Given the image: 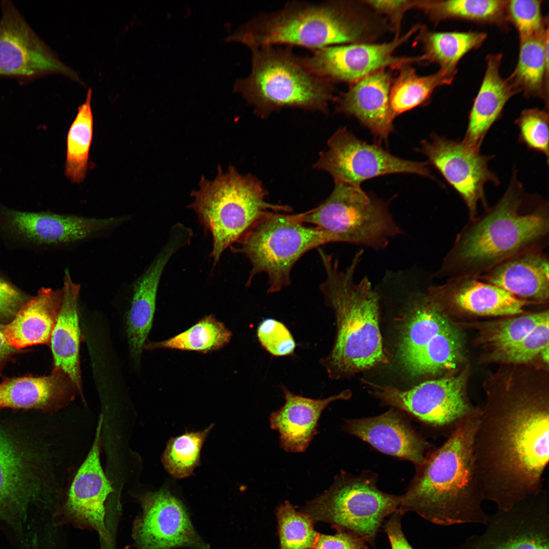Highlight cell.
I'll use <instances>...</instances> for the list:
<instances>
[{"label":"cell","instance_id":"cell-25","mask_svg":"<svg viewBox=\"0 0 549 549\" xmlns=\"http://www.w3.org/2000/svg\"><path fill=\"white\" fill-rule=\"evenodd\" d=\"M392 78L384 69L354 82L339 98L337 110L357 118L380 140L386 141L393 130L390 106Z\"/></svg>","mask_w":549,"mask_h":549},{"label":"cell","instance_id":"cell-34","mask_svg":"<svg viewBox=\"0 0 549 549\" xmlns=\"http://www.w3.org/2000/svg\"><path fill=\"white\" fill-rule=\"evenodd\" d=\"M507 3L506 0L418 1L416 8L423 10L435 22L454 18L501 25L508 21Z\"/></svg>","mask_w":549,"mask_h":549},{"label":"cell","instance_id":"cell-29","mask_svg":"<svg viewBox=\"0 0 549 549\" xmlns=\"http://www.w3.org/2000/svg\"><path fill=\"white\" fill-rule=\"evenodd\" d=\"M80 286L73 281L66 269L62 289L60 309L50 341L54 368L60 369L81 392L79 363L80 328L78 298Z\"/></svg>","mask_w":549,"mask_h":549},{"label":"cell","instance_id":"cell-35","mask_svg":"<svg viewBox=\"0 0 549 549\" xmlns=\"http://www.w3.org/2000/svg\"><path fill=\"white\" fill-rule=\"evenodd\" d=\"M486 38L484 33L433 32L422 28L419 40L424 51V60L436 63L441 69L456 73L460 59L470 51L479 48Z\"/></svg>","mask_w":549,"mask_h":549},{"label":"cell","instance_id":"cell-14","mask_svg":"<svg viewBox=\"0 0 549 549\" xmlns=\"http://www.w3.org/2000/svg\"><path fill=\"white\" fill-rule=\"evenodd\" d=\"M465 372L430 380L410 389L373 384L374 394L387 405L405 411L435 426L455 424L473 409L466 392Z\"/></svg>","mask_w":549,"mask_h":549},{"label":"cell","instance_id":"cell-19","mask_svg":"<svg viewBox=\"0 0 549 549\" xmlns=\"http://www.w3.org/2000/svg\"><path fill=\"white\" fill-rule=\"evenodd\" d=\"M103 417L101 416L92 447L70 488L63 508L66 519L78 526L106 534L105 502L113 491L100 460V441Z\"/></svg>","mask_w":549,"mask_h":549},{"label":"cell","instance_id":"cell-26","mask_svg":"<svg viewBox=\"0 0 549 549\" xmlns=\"http://www.w3.org/2000/svg\"><path fill=\"white\" fill-rule=\"evenodd\" d=\"M284 405L269 417L270 428L280 434L281 448L289 452H302L306 450L317 434L318 422L321 413L331 402L347 400L349 391L323 399H313L296 395L285 386Z\"/></svg>","mask_w":549,"mask_h":549},{"label":"cell","instance_id":"cell-47","mask_svg":"<svg viewBox=\"0 0 549 549\" xmlns=\"http://www.w3.org/2000/svg\"><path fill=\"white\" fill-rule=\"evenodd\" d=\"M334 535L319 533L314 549H369L367 542L356 534L336 529Z\"/></svg>","mask_w":549,"mask_h":549},{"label":"cell","instance_id":"cell-42","mask_svg":"<svg viewBox=\"0 0 549 549\" xmlns=\"http://www.w3.org/2000/svg\"><path fill=\"white\" fill-rule=\"evenodd\" d=\"M549 318L545 319L526 337L502 351L491 353L490 358L497 362L521 364L540 356L548 361Z\"/></svg>","mask_w":549,"mask_h":549},{"label":"cell","instance_id":"cell-31","mask_svg":"<svg viewBox=\"0 0 549 549\" xmlns=\"http://www.w3.org/2000/svg\"><path fill=\"white\" fill-rule=\"evenodd\" d=\"M520 41L518 62L507 79L518 93L541 98L547 104L548 29Z\"/></svg>","mask_w":549,"mask_h":549},{"label":"cell","instance_id":"cell-43","mask_svg":"<svg viewBox=\"0 0 549 549\" xmlns=\"http://www.w3.org/2000/svg\"><path fill=\"white\" fill-rule=\"evenodd\" d=\"M515 123L520 131V142L528 148L544 155L548 162V113L547 110L525 109Z\"/></svg>","mask_w":549,"mask_h":549},{"label":"cell","instance_id":"cell-20","mask_svg":"<svg viewBox=\"0 0 549 549\" xmlns=\"http://www.w3.org/2000/svg\"><path fill=\"white\" fill-rule=\"evenodd\" d=\"M427 291L428 297L442 310L479 316H515L533 304L476 277L447 280L442 285L430 286Z\"/></svg>","mask_w":549,"mask_h":549},{"label":"cell","instance_id":"cell-21","mask_svg":"<svg viewBox=\"0 0 549 549\" xmlns=\"http://www.w3.org/2000/svg\"><path fill=\"white\" fill-rule=\"evenodd\" d=\"M190 241V235L185 230L178 226L172 227L166 243L134 284L127 327L130 350L136 357L141 355L152 326L163 272L173 255Z\"/></svg>","mask_w":549,"mask_h":549},{"label":"cell","instance_id":"cell-37","mask_svg":"<svg viewBox=\"0 0 549 549\" xmlns=\"http://www.w3.org/2000/svg\"><path fill=\"white\" fill-rule=\"evenodd\" d=\"M231 337L225 325L209 315L173 337L160 342H149L144 347L147 350L163 348L206 353L227 345Z\"/></svg>","mask_w":549,"mask_h":549},{"label":"cell","instance_id":"cell-8","mask_svg":"<svg viewBox=\"0 0 549 549\" xmlns=\"http://www.w3.org/2000/svg\"><path fill=\"white\" fill-rule=\"evenodd\" d=\"M331 237L301 222L298 214L269 211L263 215L237 242L233 252L244 254L252 265L247 285L257 274L268 277V292L281 290L290 284L291 270L310 250L328 242Z\"/></svg>","mask_w":549,"mask_h":549},{"label":"cell","instance_id":"cell-11","mask_svg":"<svg viewBox=\"0 0 549 549\" xmlns=\"http://www.w3.org/2000/svg\"><path fill=\"white\" fill-rule=\"evenodd\" d=\"M314 166L329 173L335 181L356 188L365 180L391 173L430 176L426 163L396 157L378 145L360 140L345 127L329 138L327 149L320 154Z\"/></svg>","mask_w":549,"mask_h":549},{"label":"cell","instance_id":"cell-6","mask_svg":"<svg viewBox=\"0 0 549 549\" xmlns=\"http://www.w3.org/2000/svg\"><path fill=\"white\" fill-rule=\"evenodd\" d=\"M292 47L251 48V72L235 82L234 90L262 116L286 107L328 111L332 83L311 72Z\"/></svg>","mask_w":549,"mask_h":549},{"label":"cell","instance_id":"cell-23","mask_svg":"<svg viewBox=\"0 0 549 549\" xmlns=\"http://www.w3.org/2000/svg\"><path fill=\"white\" fill-rule=\"evenodd\" d=\"M343 430L381 452L417 466L429 453V444L393 410L374 417L347 420Z\"/></svg>","mask_w":549,"mask_h":549},{"label":"cell","instance_id":"cell-30","mask_svg":"<svg viewBox=\"0 0 549 549\" xmlns=\"http://www.w3.org/2000/svg\"><path fill=\"white\" fill-rule=\"evenodd\" d=\"M62 290L41 289L5 325L8 343L18 350L38 344H48L60 309Z\"/></svg>","mask_w":549,"mask_h":549},{"label":"cell","instance_id":"cell-18","mask_svg":"<svg viewBox=\"0 0 549 549\" xmlns=\"http://www.w3.org/2000/svg\"><path fill=\"white\" fill-rule=\"evenodd\" d=\"M0 77L32 80L64 70L9 1L1 4Z\"/></svg>","mask_w":549,"mask_h":549},{"label":"cell","instance_id":"cell-7","mask_svg":"<svg viewBox=\"0 0 549 549\" xmlns=\"http://www.w3.org/2000/svg\"><path fill=\"white\" fill-rule=\"evenodd\" d=\"M189 207L212 238L210 257L215 266L224 251L237 242L263 215L269 211H288L287 206L266 201L260 181L252 175H241L232 166L223 172L220 165L212 180L202 176Z\"/></svg>","mask_w":549,"mask_h":549},{"label":"cell","instance_id":"cell-45","mask_svg":"<svg viewBox=\"0 0 549 549\" xmlns=\"http://www.w3.org/2000/svg\"><path fill=\"white\" fill-rule=\"evenodd\" d=\"M257 334L262 346L274 356L288 355L295 349V341L289 330L274 319L263 320L257 328Z\"/></svg>","mask_w":549,"mask_h":549},{"label":"cell","instance_id":"cell-39","mask_svg":"<svg viewBox=\"0 0 549 549\" xmlns=\"http://www.w3.org/2000/svg\"><path fill=\"white\" fill-rule=\"evenodd\" d=\"M548 318L547 310L487 322L482 325L479 339L493 350L491 353L502 351L521 341Z\"/></svg>","mask_w":549,"mask_h":549},{"label":"cell","instance_id":"cell-5","mask_svg":"<svg viewBox=\"0 0 549 549\" xmlns=\"http://www.w3.org/2000/svg\"><path fill=\"white\" fill-rule=\"evenodd\" d=\"M371 24L353 4L346 1H292L272 12H263L240 25L226 37L250 48L285 45L312 50L360 43L371 34Z\"/></svg>","mask_w":549,"mask_h":549},{"label":"cell","instance_id":"cell-33","mask_svg":"<svg viewBox=\"0 0 549 549\" xmlns=\"http://www.w3.org/2000/svg\"><path fill=\"white\" fill-rule=\"evenodd\" d=\"M407 65L401 67L390 88V106L394 118L426 102L437 87L450 84L456 73L440 69L433 74L421 76Z\"/></svg>","mask_w":549,"mask_h":549},{"label":"cell","instance_id":"cell-1","mask_svg":"<svg viewBox=\"0 0 549 549\" xmlns=\"http://www.w3.org/2000/svg\"><path fill=\"white\" fill-rule=\"evenodd\" d=\"M487 391L473 441L483 500L508 510L542 490L549 459V399L544 386Z\"/></svg>","mask_w":549,"mask_h":549},{"label":"cell","instance_id":"cell-41","mask_svg":"<svg viewBox=\"0 0 549 549\" xmlns=\"http://www.w3.org/2000/svg\"><path fill=\"white\" fill-rule=\"evenodd\" d=\"M280 549H314L319 533L307 514L297 511L288 501L277 508Z\"/></svg>","mask_w":549,"mask_h":549},{"label":"cell","instance_id":"cell-48","mask_svg":"<svg viewBox=\"0 0 549 549\" xmlns=\"http://www.w3.org/2000/svg\"><path fill=\"white\" fill-rule=\"evenodd\" d=\"M363 2L388 16L398 32L404 14L408 9L416 7L418 1H365Z\"/></svg>","mask_w":549,"mask_h":549},{"label":"cell","instance_id":"cell-27","mask_svg":"<svg viewBox=\"0 0 549 549\" xmlns=\"http://www.w3.org/2000/svg\"><path fill=\"white\" fill-rule=\"evenodd\" d=\"M78 390L60 369L48 376H24L0 383V408L55 411L70 402Z\"/></svg>","mask_w":549,"mask_h":549},{"label":"cell","instance_id":"cell-36","mask_svg":"<svg viewBox=\"0 0 549 549\" xmlns=\"http://www.w3.org/2000/svg\"><path fill=\"white\" fill-rule=\"evenodd\" d=\"M463 350L461 333L450 323L402 363L412 374H435L455 366L462 358Z\"/></svg>","mask_w":549,"mask_h":549},{"label":"cell","instance_id":"cell-3","mask_svg":"<svg viewBox=\"0 0 549 549\" xmlns=\"http://www.w3.org/2000/svg\"><path fill=\"white\" fill-rule=\"evenodd\" d=\"M480 415L473 409L454 425L446 441L429 453L402 496L399 511H411L436 525H486L489 517L478 483L473 441Z\"/></svg>","mask_w":549,"mask_h":549},{"label":"cell","instance_id":"cell-40","mask_svg":"<svg viewBox=\"0 0 549 549\" xmlns=\"http://www.w3.org/2000/svg\"><path fill=\"white\" fill-rule=\"evenodd\" d=\"M214 425L202 431L187 432L168 441L162 462L172 476L180 479L191 475L199 465L202 447Z\"/></svg>","mask_w":549,"mask_h":549},{"label":"cell","instance_id":"cell-2","mask_svg":"<svg viewBox=\"0 0 549 549\" xmlns=\"http://www.w3.org/2000/svg\"><path fill=\"white\" fill-rule=\"evenodd\" d=\"M485 210L458 234L434 278H476L517 254L548 246V203L527 194L515 174L501 198Z\"/></svg>","mask_w":549,"mask_h":549},{"label":"cell","instance_id":"cell-10","mask_svg":"<svg viewBox=\"0 0 549 549\" xmlns=\"http://www.w3.org/2000/svg\"><path fill=\"white\" fill-rule=\"evenodd\" d=\"M303 223L328 234L333 242H348L379 250L402 233L388 204L356 188L335 181L328 198L319 206L299 214Z\"/></svg>","mask_w":549,"mask_h":549},{"label":"cell","instance_id":"cell-24","mask_svg":"<svg viewBox=\"0 0 549 549\" xmlns=\"http://www.w3.org/2000/svg\"><path fill=\"white\" fill-rule=\"evenodd\" d=\"M476 278L534 304L548 300L549 258L545 249L517 254Z\"/></svg>","mask_w":549,"mask_h":549},{"label":"cell","instance_id":"cell-46","mask_svg":"<svg viewBox=\"0 0 549 549\" xmlns=\"http://www.w3.org/2000/svg\"><path fill=\"white\" fill-rule=\"evenodd\" d=\"M28 300L24 293L0 277V320H12Z\"/></svg>","mask_w":549,"mask_h":549},{"label":"cell","instance_id":"cell-4","mask_svg":"<svg viewBox=\"0 0 549 549\" xmlns=\"http://www.w3.org/2000/svg\"><path fill=\"white\" fill-rule=\"evenodd\" d=\"M326 272L320 289L335 313L337 332L329 354L321 359L331 378H338L388 362L379 325V296L367 277L356 283L354 275L363 253L356 252L345 270L338 260L320 249Z\"/></svg>","mask_w":549,"mask_h":549},{"label":"cell","instance_id":"cell-38","mask_svg":"<svg viewBox=\"0 0 549 549\" xmlns=\"http://www.w3.org/2000/svg\"><path fill=\"white\" fill-rule=\"evenodd\" d=\"M92 90L68 131L65 174L72 181L80 183L85 178L93 136V117L91 109Z\"/></svg>","mask_w":549,"mask_h":549},{"label":"cell","instance_id":"cell-50","mask_svg":"<svg viewBox=\"0 0 549 549\" xmlns=\"http://www.w3.org/2000/svg\"><path fill=\"white\" fill-rule=\"evenodd\" d=\"M5 326V325L0 323V371L9 359L17 352V349L12 347L6 338Z\"/></svg>","mask_w":549,"mask_h":549},{"label":"cell","instance_id":"cell-13","mask_svg":"<svg viewBox=\"0 0 549 549\" xmlns=\"http://www.w3.org/2000/svg\"><path fill=\"white\" fill-rule=\"evenodd\" d=\"M482 533L468 536L453 549H549V514L544 491L507 511L489 515Z\"/></svg>","mask_w":549,"mask_h":549},{"label":"cell","instance_id":"cell-9","mask_svg":"<svg viewBox=\"0 0 549 549\" xmlns=\"http://www.w3.org/2000/svg\"><path fill=\"white\" fill-rule=\"evenodd\" d=\"M377 478L368 471L359 475L341 471L330 487L300 511L314 523L325 522L336 530L351 532L374 547L385 518L399 511L402 500L401 496L380 490Z\"/></svg>","mask_w":549,"mask_h":549},{"label":"cell","instance_id":"cell-32","mask_svg":"<svg viewBox=\"0 0 549 549\" xmlns=\"http://www.w3.org/2000/svg\"><path fill=\"white\" fill-rule=\"evenodd\" d=\"M410 308V317L399 346L401 362L419 351L450 322L443 311L425 295H419Z\"/></svg>","mask_w":549,"mask_h":549},{"label":"cell","instance_id":"cell-15","mask_svg":"<svg viewBox=\"0 0 549 549\" xmlns=\"http://www.w3.org/2000/svg\"><path fill=\"white\" fill-rule=\"evenodd\" d=\"M418 29L415 26L402 37L381 44L352 43L327 46L312 50L303 57L306 67L314 74L333 82H355L387 67H399L423 60L422 56L398 57L394 50Z\"/></svg>","mask_w":549,"mask_h":549},{"label":"cell","instance_id":"cell-16","mask_svg":"<svg viewBox=\"0 0 549 549\" xmlns=\"http://www.w3.org/2000/svg\"><path fill=\"white\" fill-rule=\"evenodd\" d=\"M140 501L142 513L133 531L137 549H210L195 531L184 505L169 491L146 493Z\"/></svg>","mask_w":549,"mask_h":549},{"label":"cell","instance_id":"cell-22","mask_svg":"<svg viewBox=\"0 0 549 549\" xmlns=\"http://www.w3.org/2000/svg\"><path fill=\"white\" fill-rule=\"evenodd\" d=\"M1 213L12 231L30 241L47 245L80 240L126 220L123 217L96 219L4 208Z\"/></svg>","mask_w":549,"mask_h":549},{"label":"cell","instance_id":"cell-49","mask_svg":"<svg viewBox=\"0 0 549 549\" xmlns=\"http://www.w3.org/2000/svg\"><path fill=\"white\" fill-rule=\"evenodd\" d=\"M402 516L399 511L394 512L385 521L383 527L389 539L391 549H415L409 543L403 531Z\"/></svg>","mask_w":549,"mask_h":549},{"label":"cell","instance_id":"cell-17","mask_svg":"<svg viewBox=\"0 0 549 549\" xmlns=\"http://www.w3.org/2000/svg\"><path fill=\"white\" fill-rule=\"evenodd\" d=\"M420 150L459 193L468 210L469 219L477 216L481 203L487 208L484 186L488 182L499 184V178L489 168L493 156L481 155L462 142L434 135L422 143Z\"/></svg>","mask_w":549,"mask_h":549},{"label":"cell","instance_id":"cell-44","mask_svg":"<svg viewBox=\"0 0 549 549\" xmlns=\"http://www.w3.org/2000/svg\"><path fill=\"white\" fill-rule=\"evenodd\" d=\"M541 1H508L507 14L508 21L515 25L520 40L544 33L548 28L547 19L541 13Z\"/></svg>","mask_w":549,"mask_h":549},{"label":"cell","instance_id":"cell-12","mask_svg":"<svg viewBox=\"0 0 549 549\" xmlns=\"http://www.w3.org/2000/svg\"><path fill=\"white\" fill-rule=\"evenodd\" d=\"M0 426V518L22 530L33 506L42 501L39 453Z\"/></svg>","mask_w":549,"mask_h":549},{"label":"cell","instance_id":"cell-28","mask_svg":"<svg viewBox=\"0 0 549 549\" xmlns=\"http://www.w3.org/2000/svg\"><path fill=\"white\" fill-rule=\"evenodd\" d=\"M502 58L500 53L486 57L484 76L469 113L467 129L462 142L476 151H480L485 136L500 118L506 103L518 93L507 79L501 76Z\"/></svg>","mask_w":549,"mask_h":549}]
</instances>
